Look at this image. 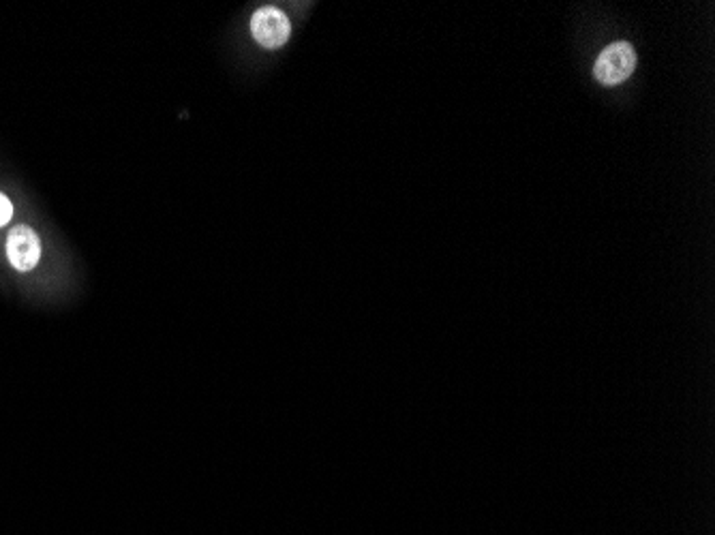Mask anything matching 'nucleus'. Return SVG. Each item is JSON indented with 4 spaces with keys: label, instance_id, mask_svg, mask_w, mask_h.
<instances>
[{
    "label": "nucleus",
    "instance_id": "f257e3e1",
    "mask_svg": "<svg viewBox=\"0 0 715 535\" xmlns=\"http://www.w3.org/2000/svg\"><path fill=\"white\" fill-rule=\"evenodd\" d=\"M636 69V52L630 43L615 41L598 56L593 65V78L602 86H617L626 82Z\"/></svg>",
    "mask_w": 715,
    "mask_h": 535
},
{
    "label": "nucleus",
    "instance_id": "f03ea898",
    "mask_svg": "<svg viewBox=\"0 0 715 535\" xmlns=\"http://www.w3.org/2000/svg\"><path fill=\"white\" fill-rule=\"evenodd\" d=\"M251 35L266 50H279L292 35V22L277 7H262L251 18Z\"/></svg>",
    "mask_w": 715,
    "mask_h": 535
},
{
    "label": "nucleus",
    "instance_id": "20e7f679",
    "mask_svg": "<svg viewBox=\"0 0 715 535\" xmlns=\"http://www.w3.org/2000/svg\"><path fill=\"white\" fill-rule=\"evenodd\" d=\"M13 217V204L7 195L0 193V227H5Z\"/></svg>",
    "mask_w": 715,
    "mask_h": 535
},
{
    "label": "nucleus",
    "instance_id": "7ed1b4c3",
    "mask_svg": "<svg viewBox=\"0 0 715 535\" xmlns=\"http://www.w3.org/2000/svg\"><path fill=\"white\" fill-rule=\"evenodd\" d=\"M7 257L9 264L18 272H28L37 268L41 259V240L33 227L15 225L7 236Z\"/></svg>",
    "mask_w": 715,
    "mask_h": 535
}]
</instances>
